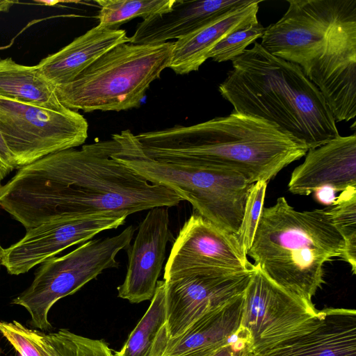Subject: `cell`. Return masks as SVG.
Wrapping results in <instances>:
<instances>
[{"mask_svg": "<svg viewBox=\"0 0 356 356\" xmlns=\"http://www.w3.org/2000/svg\"><path fill=\"white\" fill-rule=\"evenodd\" d=\"M116 146L111 138L50 154L17 169L0 186V207L26 230L60 218L128 216L183 201L115 159Z\"/></svg>", "mask_w": 356, "mask_h": 356, "instance_id": "obj_1", "label": "cell"}, {"mask_svg": "<svg viewBox=\"0 0 356 356\" xmlns=\"http://www.w3.org/2000/svg\"><path fill=\"white\" fill-rule=\"evenodd\" d=\"M148 156L225 168L250 182L268 181L308 148L265 120L232 111L191 126L136 135Z\"/></svg>", "mask_w": 356, "mask_h": 356, "instance_id": "obj_2", "label": "cell"}, {"mask_svg": "<svg viewBox=\"0 0 356 356\" xmlns=\"http://www.w3.org/2000/svg\"><path fill=\"white\" fill-rule=\"evenodd\" d=\"M232 65L218 90L232 111L277 125L308 149L340 136L321 92L298 64L272 55L256 42Z\"/></svg>", "mask_w": 356, "mask_h": 356, "instance_id": "obj_3", "label": "cell"}, {"mask_svg": "<svg viewBox=\"0 0 356 356\" xmlns=\"http://www.w3.org/2000/svg\"><path fill=\"white\" fill-rule=\"evenodd\" d=\"M343 249L327 207L299 211L280 197L263 208L247 255L276 284L313 305L325 263L342 258Z\"/></svg>", "mask_w": 356, "mask_h": 356, "instance_id": "obj_4", "label": "cell"}, {"mask_svg": "<svg viewBox=\"0 0 356 356\" xmlns=\"http://www.w3.org/2000/svg\"><path fill=\"white\" fill-rule=\"evenodd\" d=\"M112 156L148 182L164 186L191 204L197 213L220 229L236 234L249 191L254 184L225 168L147 156L129 129L112 135Z\"/></svg>", "mask_w": 356, "mask_h": 356, "instance_id": "obj_5", "label": "cell"}, {"mask_svg": "<svg viewBox=\"0 0 356 356\" xmlns=\"http://www.w3.org/2000/svg\"><path fill=\"white\" fill-rule=\"evenodd\" d=\"M174 42L118 44L72 81L55 87L60 103L73 111H121L138 107L150 84L169 67Z\"/></svg>", "mask_w": 356, "mask_h": 356, "instance_id": "obj_6", "label": "cell"}, {"mask_svg": "<svg viewBox=\"0 0 356 356\" xmlns=\"http://www.w3.org/2000/svg\"><path fill=\"white\" fill-rule=\"evenodd\" d=\"M136 231L129 225L111 237L89 240L70 252L40 264L31 285L14 298L12 305L24 307L29 313L30 326L49 332L48 320L52 306L60 299L74 293L104 270L118 268L115 257L131 244Z\"/></svg>", "mask_w": 356, "mask_h": 356, "instance_id": "obj_7", "label": "cell"}, {"mask_svg": "<svg viewBox=\"0 0 356 356\" xmlns=\"http://www.w3.org/2000/svg\"><path fill=\"white\" fill-rule=\"evenodd\" d=\"M321 319V311L279 286L254 265L243 293L240 323L251 339L252 354L261 355L309 332Z\"/></svg>", "mask_w": 356, "mask_h": 356, "instance_id": "obj_8", "label": "cell"}, {"mask_svg": "<svg viewBox=\"0 0 356 356\" xmlns=\"http://www.w3.org/2000/svg\"><path fill=\"white\" fill-rule=\"evenodd\" d=\"M88 130L86 119L76 111H56L0 97V131L17 169L83 145Z\"/></svg>", "mask_w": 356, "mask_h": 356, "instance_id": "obj_9", "label": "cell"}, {"mask_svg": "<svg viewBox=\"0 0 356 356\" xmlns=\"http://www.w3.org/2000/svg\"><path fill=\"white\" fill-rule=\"evenodd\" d=\"M318 88L336 122L356 116V0H348L320 53L304 72Z\"/></svg>", "mask_w": 356, "mask_h": 356, "instance_id": "obj_10", "label": "cell"}, {"mask_svg": "<svg viewBox=\"0 0 356 356\" xmlns=\"http://www.w3.org/2000/svg\"><path fill=\"white\" fill-rule=\"evenodd\" d=\"M253 270L201 269L163 280L166 307V323L161 329L163 334L168 338L177 337L203 315L241 297Z\"/></svg>", "mask_w": 356, "mask_h": 356, "instance_id": "obj_11", "label": "cell"}, {"mask_svg": "<svg viewBox=\"0 0 356 356\" xmlns=\"http://www.w3.org/2000/svg\"><path fill=\"white\" fill-rule=\"evenodd\" d=\"M348 0H289L277 22L266 28L260 44L305 72L321 51L327 32Z\"/></svg>", "mask_w": 356, "mask_h": 356, "instance_id": "obj_12", "label": "cell"}, {"mask_svg": "<svg viewBox=\"0 0 356 356\" xmlns=\"http://www.w3.org/2000/svg\"><path fill=\"white\" fill-rule=\"evenodd\" d=\"M127 216L101 213L66 217L26 229L24 237L4 249L1 261L8 273L19 275L54 257L64 250L83 243L96 234L124 225Z\"/></svg>", "mask_w": 356, "mask_h": 356, "instance_id": "obj_13", "label": "cell"}, {"mask_svg": "<svg viewBox=\"0 0 356 356\" xmlns=\"http://www.w3.org/2000/svg\"><path fill=\"white\" fill-rule=\"evenodd\" d=\"M247 256L235 234L193 213L174 241L164 268L163 280L201 269L250 270L254 264Z\"/></svg>", "mask_w": 356, "mask_h": 356, "instance_id": "obj_14", "label": "cell"}, {"mask_svg": "<svg viewBox=\"0 0 356 356\" xmlns=\"http://www.w3.org/2000/svg\"><path fill=\"white\" fill-rule=\"evenodd\" d=\"M172 238L168 207L151 209L140 223L136 238L126 250L127 270L118 287V297L131 303L151 300L165 259L168 242Z\"/></svg>", "mask_w": 356, "mask_h": 356, "instance_id": "obj_15", "label": "cell"}, {"mask_svg": "<svg viewBox=\"0 0 356 356\" xmlns=\"http://www.w3.org/2000/svg\"><path fill=\"white\" fill-rule=\"evenodd\" d=\"M289 191L308 195L321 187L337 192L356 189V135L339 136L308 149L305 161L291 173Z\"/></svg>", "mask_w": 356, "mask_h": 356, "instance_id": "obj_16", "label": "cell"}, {"mask_svg": "<svg viewBox=\"0 0 356 356\" xmlns=\"http://www.w3.org/2000/svg\"><path fill=\"white\" fill-rule=\"evenodd\" d=\"M243 296L203 315L174 338L166 337L161 328L151 356H211L238 330Z\"/></svg>", "mask_w": 356, "mask_h": 356, "instance_id": "obj_17", "label": "cell"}, {"mask_svg": "<svg viewBox=\"0 0 356 356\" xmlns=\"http://www.w3.org/2000/svg\"><path fill=\"white\" fill-rule=\"evenodd\" d=\"M251 0H175L168 11L143 19L129 42L161 44L181 39Z\"/></svg>", "mask_w": 356, "mask_h": 356, "instance_id": "obj_18", "label": "cell"}, {"mask_svg": "<svg viewBox=\"0 0 356 356\" xmlns=\"http://www.w3.org/2000/svg\"><path fill=\"white\" fill-rule=\"evenodd\" d=\"M127 42L129 37L124 30L98 24L35 66L53 86L67 84L104 53Z\"/></svg>", "mask_w": 356, "mask_h": 356, "instance_id": "obj_19", "label": "cell"}, {"mask_svg": "<svg viewBox=\"0 0 356 356\" xmlns=\"http://www.w3.org/2000/svg\"><path fill=\"white\" fill-rule=\"evenodd\" d=\"M319 325L261 356H356V312L328 308Z\"/></svg>", "mask_w": 356, "mask_h": 356, "instance_id": "obj_20", "label": "cell"}, {"mask_svg": "<svg viewBox=\"0 0 356 356\" xmlns=\"http://www.w3.org/2000/svg\"><path fill=\"white\" fill-rule=\"evenodd\" d=\"M251 0L223 15L193 33L174 42L169 68L177 74L197 71L208 59V53L224 37L251 23L257 22L259 4Z\"/></svg>", "mask_w": 356, "mask_h": 356, "instance_id": "obj_21", "label": "cell"}, {"mask_svg": "<svg viewBox=\"0 0 356 356\" xmlns=\"http://www.w3.org/2000/svg\"><path fill=\"white\" fill-rule=\"evenodd\" d=\"M0 97L56 111L68 108L35 65H21L10 57L0 58Z\"/></svg>", "mask_w": 356, "mask_h": 356, "instance_id": "obj_22", "label": "cell"}, {"mask_svg": "<svg viewBox=\"0 0 356 356\" xmlns=\"http://www.w3.org/2000/svg\"><path fill=\"white\" fill-rule=\"evenodd\" d=\"M166 323L164 281H158L150 305L115 356H151L160 329Z\"/></svg>", "mask_w": 356, "mask_h": 356, "instance_id": "obj_23", "label": "cell"}, {"mask_svg": "<svg viewBox=\"0 0 356 356\" xmlns=\"http://www.w3.org/2000/svg\"><path fill=\"white\" fill-rule=\"evenodd\" d=\"M99 25L118 29L136 17H149L169 10L175 0H97Z\"/></svg>", "mask_w": 356, "mask_h": 356, "instance_id": "obj_24", "label": "cell"}, {"mask_svg": "<svg viewBox=\"0 0 356 356\" xmlns=\"http://www.w3.org/2000/svg\"><path fill=\"white\" fill-rule=\"evenodd\" d=\"M41 338L50 356H115L102 339H93L74 334L67 329L47 333Z\"/></svg>", "mask_w": 356, "mask_h": 356, "instance_id": "obj_25", "label": "cell"}, {"mask_svg": "<svg viewBox=\"0 0 356 356\" xmlns=\"http://www.w3.org/2000/svg\"><path fill=\"white\" fill-rule=\"evenodd\" d=\"M333 224L342 236L344 249L342 259L356 273V189L341 192L336 201L327 207Z\"/></svg>", "mask_w": 356, "mask_h": 356, "instance_id": "obj_26", "label": "cell"}, {"mask_svg": "<svg viewBox=\"0 0 356 356\" xmlns=\"http://www.w3.org/2000/svg\"><path fill=\"white\" fill-rule=\"evenodd\" d=\"M266 28L259 21L240 28L224 37L208 53L207 58L217 63L232 60L250 44L263 36Z\"/></svg>", "mask_w": 356, "mask_h": 356, "instance_id": "obj_27", "label": "cell"}, {"mask_svg": "<svg viewBox=\"0 0 356 356\" xmlns=\"http://www.w3.org/2000/svg\"><path fill=\"white\" fill-rule=\"evenodd\" d=\"M267 184L268 181H259L254 183L250 188L246 199L240 227L235 234L246 254L252 245L264 208Z\"/></svg>", "mask_w": 356, "mask_h": 356, "instance_id": "obj_28", "label": "cell"}, {"mask_svg": "<svg viewBox=\"0 0 356 356\" xmlns=\"http://www.w3.org/2000/svg\"><path fill=\"white\" fill-rule=\"evenodd\" d=\"M40 332L17 321H0V333L20 356H50Z\"/></svg>", "mask_w": 356, "mask_h": 356, "instance_id": "obj_29", "label": "cell"}, {"mask_svg": "<svg viewBox=\"0 0 356 356\" xmlns=\"http://www.w3.org/2000/svg\"><path fill=\"white\" fill-rule=\"evenodd\" d=\"M252 352V341L240 328L232 336L227 346L211 356H247Z\"/></svg>", "mask_w": 356, "mask_h": 356, "instance_id": "obj_30", "label": "cell"}, {"mask_svg": "<svg viewBox=\"0 0 356 356\" xmlns=\"http://www.w3.org/2000/svg\"><path fill=\"white\" fill-rule=\"evenodd\" d=\"M17 169L13 156L0 131V186L3 179Z\"/></svg>", "mask_w": 356, "mask_h": 356, "instance_id": "obj_31", "label": "cell"}, {"mask_svg": "<svg viewBox=\"0 0 356 356\" xmlns=\"http://www.w3.org/2000/svg\"><path fill=\"white\" fill-rule=\"evenodd\" d=\"M314 193L318 202L327 206L332 204L337 198L336 196V193L337 192L330 187H321L318 188Z\"/></svg>", "mask_w": 356, "mask_h": 356, "instance_id": "obj_32", "label": "cell"}, {"mask_svg": "<svg viewBox=\"0 0 356 356\" xmlns=\"http://www.w3.org/2000/svg\"><path fill=\"white\" fill-rule=\"evenodd\" d=\"M18 3L16 1L10 0H0V13H7L15 3Z\"/></svg>", "mask_w": 356, "mask_h": 356, "instance_id": "obj_33", "label": "cell"}, {"mask_svg": "<svg viewBox=\"0 0 356 356\" xmlns=\"http://www.w3.org/2000/svg\"><path fill=\"white\" fill-rule=\"evenodd\" d=\"M3 253H4V248H3L1 247V245H0V265H1V259L3 256Z\"/></svg>", "mask_w": 356, "mask_h": 356, "instance_id": "obj_34", "label": "cell"}, {"mask_svg": "<svg viewBox=\"0 0 356 356\" xmlns=\"http://www.w3.org/2000/svg\"><path fill=\"white\" fill-rule=\"evenodd\" d=\"M247 356H261V355H254V354H249Z\"/></svg>", "mask_w": 356, "mask_h": 356, "instance_id": "obj_35", "label": "cell"}, {"mask_svg": "<svg viewBox=\"0 0 356 356\" xmlns=\"http://www.w3.org/2000/svg\"><path fill=\"white\" fill-rule=\"evenodd\" d=\"M0 353H1V351H0Z\"/></svg>", "mask_w": 356, "mask_h": 356, "instance_id": "obj_36", "label": "cell"}]
</instances>
